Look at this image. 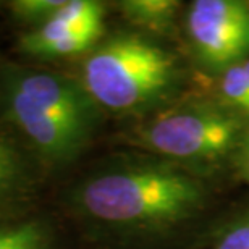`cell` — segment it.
Masks as SVG:
<instances>
[{"mask_svg": "<svg viewBox=\"0 0 249 249\" xmlns=\"http://www.w3.org/2000/svg\"><path fill=\"white\" fill-rule=\"evenodd\" d=\"M181 19L188 51L207 73L217 74L249 57V3L194 0Z\"/></svg>", "mask_w": 249, "mask_h": 249, "instance_id": "obj_5", "label": "cell"}, {"mask_svg": "<svg viewBox=\"0 0 249 249\" xmlns=\"http://www.w3.org/2000/svg\"><path fill=\"white\" fill-rule=\"evenodd\" d=\"M0 112L52 168L86 151L102 117L79 78L19 63L0 68Z\"/></svg>", "mask_w": 249, "mask_h": 249, "instance_id": "obj_2", "label": "cell"}, {"mask_svg": "<svg viewBox=\"0 0 249 249\" xmlns=\"http://www.w3.org/2000/svg\"><path fill=\"white\" fill-rule=\"evenodd\" d=\"M33 180L26 154L12 138L0 133V213L26 199Z\"/></svg>", "mask_w": 249, "mask_h": 249, "instance_id": "obj_7", "label": "cell"}, {"mask_svg": "<svg viewBox=\"0 0 249 249\" xmlns=\"http://www.w3.org/2000/svg\"><path fill=\"white\" fill-rule=\"evenodd\" d=\"M188 249H249V206L213 220Z\"/></svg>", "mask_w": 249, "mask_h": 249, "instance_id": "obj_10", "label": "cell"}, {"mask_svg": "<svg viewBox=\"0 0 249 249\" xmlns=\"http://www.w3.org/2000/svg\"><path fill=\"white\" fill-rule=\"evenodd\" d=\"M248 123L206 94H196L133 118L122 139L138 152L165 159L211 181L231 167Z\"/></svg>", "mask_w": 249, "mask_h": 249, "instance_id": "obj_3", "label": "cell"}, {"mask_svg": "<svg viewBox=\"0 0 249 249\" xmlns=\"http://www.w3.org/2000/svg\"><path fill=\"white\" fill-rule=\"evenodd\" d=\"M65 0H15L8 3L13 21L34 29L52 18L63 7Z\"/></svg>", "mask_w": 249, "mask_h": 249, "instance_id": "obj_12", "label": "cell"}, {"mask_svg": "<svg viewBox=\"0 0 249 249\" xmlns=\"http://www.w3.org/2000/svg\"><path fill=\"white\" fill-rule=\"evenodd\" d=\"M0 249H57L55 227L39 215L2 218Z\"/></svg>", "mask_w": 249, "mask_h": 249, "instance_id": "obj_9", "label": "cell"}, {"mask_svg": "<svg viewBox=\"0 0 249 249\" xmlns=\"http://www.w3.org/2000/svg\"><path fill=\"white\" fill-rule=\"evenodd\" d=\"M183 78L180 58L156 39L120 33L88 53L79 81L102 112L138 118L178 99Z\"/></svg>", "mask_w": 249, "mask_h": 249, "instance_id": "obj_4", "label": "cell"}, {"mask_svg": "<svg viewBox=\"0 0 249 249\" xmlns=\"http://www.w3.org/2000/svg\"><path fill=\"white\" fill-rule=\"evenodd\" d=\"M211 183L144 152L117 156L76 181L68 207L89 230L123 245L170 240L204 215Z\"/></svg>", "mask_w": 249, "mask_h": 249, "instance_id": "obj_1", "label": "cell"}, {"mask_svg": "<svg viewBox=\"0 0 249 249\" xmlns=\"http://www.w3.org/2000/svg\"><path fill=\"white\" fill-rule=\"evenodd\" d=\"M104 33L106 5L96 0H65L52 18L18 39V51L44 60L88 55Z\"/></svg>", "mask_w": 249, "mask_h": 249, "instance_id": "obj_6", "label": "cell"}, {"mask_svg": "<svg viewBox=\"0 0 249 249\" xmlns=\"http://www.w3.org/2000/svg\"><path fill=\"white\" fill-rule=\"evenodd\" d=\"M204 94L249 122V57L213 74L211 89Z\"/></svg>", "mask_w": 249, "mask_h": 249, "instance_id": "obj_11", "label": "cell"}, {"mask_svg": "<svg viewBox=\"0 0 249 249\" xmlns=\"http://www.w3.org/2000/svg\"><path fill=\"white\" fill-rule=\"evenodd\" d=\"M118 10L139 31L165 36L175 31L183 3L177 0H123Z\"/></svg>", "mask_w": 249, "mask_h": 249, "instance_id": "obj_8", "label": "cell"}, {"mask_svg": "<svg viewBox=\"0 0 249 249\" xmlns=\"http://www.w3.org/2000/svg\"><path fill=\"white\" fill-rule=\"evenodd\" d=\"M230 170H233V173L241 181L249 185V123L245 131H243L240 142L236 146V151L233 154Z\"/></svg>", "mask_w": 249, "mask_h": 249, "instance_id": "obj_13", "label": "cell"}]
</instances>
